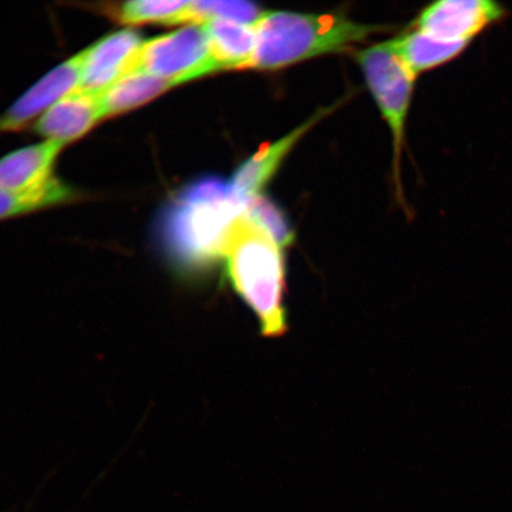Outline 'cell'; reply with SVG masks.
<instances>
[{
  "label": "cell",
  "mask_w": 512,
  "mask_h": 512,
  "mask_svg": "<svg viewBox=\"0 0 512 512\" xmlns=\"http://www.w3.org/2000/svg\"><path fill=\"white\" fill-rule=\"evenodd\" d=\"M202 25L207 32L211 56L220 70L251 69L256 48L252 25L223 19H213Z\"/></svg>",
  "instance_id": "obj_13"
},
{
  "label": "cell",
  "mask_w": 512,
  "mask_h": 512,
  "mask_svg": "<svg viewBox=\"0 0 512 512\" xmlns=\"http://www.w3.org/2000/svg\"><path fill=\"white\" fill-rule=\"evenodd\" d=\"M509 16V9L494 0H440L420 12L414 29L441 40L472 43Z\"/></svg>",
  "instance_id": "obj_6"
},
{
  "label": "cell",
  "mask_w": 512,
  "mask_h": 512,
  "mask_svg": "<svg viewBox=\"0 0 512 512\" xmlns=\"http://www.w3.org/2000/svg\"><path fill=\"white\" fill-rule=\"evenodd\" d=\"M221 259L230 285L258 317L262 334L283 335L285 267L277 241L243 211L229 224Z\"/></svg>",
  "instance_id": "obj_1"
},
{
  "label": "cell",
  "mask_w": 512,
  "mask_h": 512,
  "mask_svg": "<svg viewBox=\"0 0 512 512\" xmlns=\"http://www.w3.org/2000/svg\"><path fill=\"white\" fill-rule=\"evenodd\" d=\"M174 86L149 73L133 72L100 93L104 119L124 114L147 104Z\"/></svg>",
  "instance_id": "obj_14"
},
{
  "label": "cell",
  "mask_w": 512,
  "mask_h": 512,
  "mask_svg": "<svg viewBox=\"0 0 512 512\" xmlns=\"http://www.w3.org/2000/svg\"><path fill=\"white\" fill-rule=\"evenodd\" d=\"M266 11L253 3L232 2V0H194L190 5L189 24H204L213 19L235 22L243 25L258 23Z\"/></svg>",
  "instance_id": "obj_17"
},
{
  "label": "cell",
  "mask_w": 512,
  "mask_h": 512,
  "mask_svg": "<svg viewBox=\"0 0 512 512\" xmlns=\"http://www.w3.org/2000/svg\"><path fill=\"white\" fill-rule=\"evenodd\" d=\"M191 2L172 0H132L119 5L113 11L114 18L124 25L187 24L189 25Z\"/></svg>",
  "instance_id": "obj_15"
},
{
  "label": "cell",
  "mask_w": 512,
  "mask_h": 512,
  "mask_svg": "<svg viewBox=\"0 0 512 512\" xmlns=\"http://www.w3.org/2000/svg\"><path fill=\"white\" fill-rule=\"evenodd\" d=\"M83 53L64 61L36 82L8 111L0 115V132L24 130L51 107L80 87Z\"/></svg>",
  "instance_id": "obj_8"
},
{
  "label": "cell",
  "mask_w": 512,
  "mask_h": 512,
  "mask_svg": "<svg viewBox=\"0 0 512 512\" xmlns=\"http://www.w3.org/2000/svg\"><path fill=\"white\" fill-rule=\"evenodd\" d=\"M245 208L232 185L217 181L198 183L179 197L164 224L165 248L179 270L198 272L221 258L229 224Z\"/></svg>",
  "instance_id": "obj_2"
},
{
  "label": "cell",
  "mask_w": 512,
  "mask_h": 512,
  "mask_svg": "<svg viewBox=\"0 0 512 512\" xmlns=\"http://www.w3.org/2000/svg\"><path fill=\"white\" fill-rule=\"evenodd\" d=\"M320 117H322V114H318L317 117L307 121L278 142L265 145L245 164H242L239 170L236 171L233 182L230 183L236 194L246 201L248 198L260 195V191L264 189L267 182L275 174L287 153L293 149L294 145Z\"/></svg>",
  "instance_id": "obj_11"
},
{
  "label": "cell",
  "mask_w": 512,
  "mask_h": 512,
  "mask_svg": "<svg viewBox=\"0 0 512 512\" xmlns=\"http://www.w3.org/2000/svg\"><path fill=\"white\" fill-rule=\"evenodd\" d=\"M104 120L100 93L75 89L36 121L35 131L47 140L66 145L85 136Z\"/></svg>",
  "instance_id": "obj_9"
},
{
  "label": "cell",
  "mask_w": 512,
  "mask_h": 512,
  "mask_svg": "<svg viewBox=\"0 0 512 512\" xmlns=\"http://www.w3.org/2000/svg\"><path fill=\"white\" fill-rule=\"evenodd\" d=\"M245 213L259 223L281 248L293 241V233L285 217L267 198L261 195L248 198Z\"/></svg>",
  "instance_id": "obj_18"
},
{
  "label": "cell",
  "mask_w": 512,
  "mask_h": 512,
  "mask_svg": "<svg viewBox=\"0 0 512 512\" xmlns=\"http://www.w3.org/2000/svg\"><path fill=\"white\" fill-rule=\"evenodd\" d=\"M251 69H278L319 55L341 53L379 30L336 15L265 12L254 25Z\"/></svg>",
  "instance_id": "obj_3"
},
{
  "label": "cell",
  "mask_w": 512,
  "mask_h": 512,
  "mask_svg": "<svg viewBox=\"0 0 512 512\" xmlns=\"http://www.w3.org/2000/svg\"><path fill=\"white\" fill-rule=\"evenodd\" d=\"M137 70L155 75L174 87L220 72L210 53L207 32L201 24L185 25L144 41L139 50Z\"/></svg>",
  "instance_id": "obj_4"
},
{
  "label": "cell",
  "mask_w": 512,
  "mask_h": 512,
  "mask_svg": "<svg viewBox=\"0 0 512 512\" xmlns=\"http://www.w3.org/2000/svg\"><path fill=\"white\" fill-rule=\"evenodd\" d=\"M383 117L392 130L394 140L395 172L399 163L405 139L406 120L411 106L416 76L406 67L389 43L360 51L357 55Z\"/></svg>",
  "instance_id": "obj_5"
},
{
  "label": "cell",
  "mask_w": 512,
  "mask_h": 512,
  "mask_svg": "<svg viewBox=\"0 0 512 512\" xmlns=\"http://www.w3.org/2000/svg\"><path fill=\"white\" fill-rule=\"evenodd\" d=\"M61 143L46 140L23 147L0 159V188L12 192H29L47 185L53 176Z\"/></svg>",
  "instance_id": "obj_10"
},
{
  "label": "cell",
  "mask_w": 512,
  "mask_h": 512,
  "mask_svg": "<svg viewBox=\"0 0 512 512\" xmlns=\"http://www.w3.org/2000/svg\"><path fill=\"white\" fill-rule=\"evenodd\" d=\"M142 38L131 29H123L101 38L82 50L80 89L101 93L127 74L136 72Z\"/></svg>",
  "instance_id": "obj_7"
},
{
  "label": "cell",
  "mask_w": 512,
  "mask_h": 512,
  "mask_svg": "<svg viewBox=\"0 0 512 512\" xmlns=\"http://www.w3.org/2000/svg\"><path fill=\"white\" fill-rule=\"evenodd\" d=\"M388 43L415 76L458 59L471 46L467 42L441 40L416 29Z\"/></svg>",
  "instance_id": "obj_12"
},
{
  "label": "cell",
  "mask_w": 512,
  "mask_h": 512,
  "mask_svg": "<svg viewBox=\"0 0 512 512\" xmlns=\"http://www.w3.org/2000/svg\"><path fill=\"white\" fill-rule=\"evenodd\" d=\"M75 192L60 179L53 178L44 187L29 192H12L0 188V221L38 209L73 200Z\"/></svg>",
  "instance_id": "obj_16"
}]
</instances>
